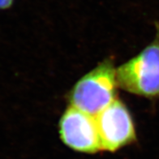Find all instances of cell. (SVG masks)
<instances>
[{
	"mask_svg": "<svg viewBox=\"0 0 159 159\" xmlns=\"http://www.w3.org/2000/svg\"><path fill=\"white\" fill-rule=\"evenodd\" d=\"M112 58L106 59L78 80L67 94L70 106L96 116L117 99L119 87Z\"/></svg>",
	"mask_w": 159,
	"mask_h": 159,
	"instance_id": "obj_1",
	"label": "cell"
},
{
	"mask_svg": "<svg viewBox=\"0 0 159 159\" xmlns=\"http://www.w3.org/2000/svg\"><path fill=\"white\" fill-rule=\"evenodd\" d=\"M153 40L138 55L116 70L122 89L145 98L159 99V23H155Z\"/></svg>",
	"mask_w": 159,
	"mask_h": 159,
	"instance_id": "obj_2",
	"label": "cell"
},
{
	"mask_svg": "<svg viewBox=\"0 0 159 159\" xmlns=\"http://www.w3.org/2000/svg\"><path fill=\"white\" fill-rule=\"evenodd\" d=\"M102 150L115 152L136 140L134 120L128 107L116 99L95 116Z\"/></svg>",
	"mask_w": 159,
	"mask_h": 159,
	"instance_id": "obj_3",
	"label": "cell"
},
{
	"mask_svg": "<svg viewBox=\"0 0 159 159\" xmlns=\"http://www.w3.org/2000/svg\"><path fill=\"white\" fill-rule=\"evenodd\" d=\"M60 139L77 152L94 153L102 149L94 116L70 106L59 122Z\"/></svg>",
	"mask_w": 159,
	"mask_h": 159,
	"instance_id": "obj_4",
	"label": "cell"
}]
</instances>
